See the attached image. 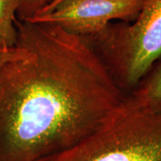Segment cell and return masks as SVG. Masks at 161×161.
I'll list each match as a JSON object with an SVG mask.
<instances>
[{
	"label": "cell",
	"mask_w": 161,
	"mask_h": 161,
	"mask_svg": "<svg viewBox=\"0 0 161 161\" xmlns=\"http://www.w3.org/2000/svg\"><path fill=\"white\" fill-rule=\"evenodd\" d=\"M15 25L0 66V161H36L93 134L126 94L81 36L52 23Z\"/></svg>",
	"instance_id": "1"
},
{
	"label": "cell",
	"mask_w": 161,
	"mask_h": 161,
	"mask_svg": "<svg viewBox=\"0 0 161 161\" xmlns=\"http://www.w3.org/2000/svg\"><path fill=\"white\" fill-rule=\"evenodd\" d=\"M36 161H161V112L142 108L126 95L93 134Z\"/></svg>",
	"instance_id": "2"
},
{
	"label": "cell",
	"mask_w": 161,
	"mask_h": 161,
	"mask_svg": "<svg viewBox=\"0 0 161 161\" xmlns=\"http://www.w3.org/2000/svg\"><path fill=\"white\" fill-rule=\"evenodd\" d=\"M133 21L110 22L98 33L81 36L126 95L161 57V0H142Z\"/></svg>",
	"instance_id": "3"
},
{
	"label": "cell",
	"mask_w": 161,
	"mask_h": 161,
	"mask_svg": "<svg viewBox=\"0 0 161 161\" xmlns=\"http://www.w3.org/2000/svg\"><path fill=\"white\" fill-rule=\"evenodd\" d=\"M142 0H64L52 11L28 19L55 24L79 36H88L103 30L114 19L134 20Z\"/></svg>",
	"instance_id": "4"
},
{
	"label": "cell",
	"mask_w": 161,
	"mask_h": 161,
	"mask_svg": "<svg viewBox=\"0 0 161 161\" xmlns=\"http://www.w3.org/2000/svg\"><path fill=\"white\" fill-rule=\"evenodd\" d=\"M128 95L142 108L161 112V61L154 64L135 89Z\"/></svg>",
	"instance_id": "5"
},
{
	"label": "cell",
	"mask_w": 161,
	"mask_h": 161,
	"mask_svg": "<svg viewBox=\"0 0 161 161\" xmlns=\"http://www.w3.org/2000/svg\"><path fill=\"white\" fill-rule=\"evenodd\" d=\"M19 0H0V41L13 47L17 41L15 22Z\"/></svg>",
	"instance_id": "6"
},
{
	"label": "cell",
	"mask_w": 161,
	"mask_h": 161,
	"mask_svg": "<svg viewBox=\"0 0 161 161\" xmlns=\"http://www.w3.org/2000/svg\"><path fill=\"white\" fill-rule=\"evenodd\" d=\"M52 1L53 0H19L17 19L25 20L34 17Z\"/></svg>",
	"instance_id": "7"
},
{
	"label": "cell",
	"mask_w": 161,
	"mask_h": 161,
	"mask_svg": "<svg viewBox=\"0 0 161 161\" xmlns=\"http://www.w3.org/2000/svg\"><path fill=\"white\" fill-rule=\"evenodd\" d=\"M11 49L12 47H10L5 43L0 41V66L9 57Z\"/></svg>",
	"instance_id": "8"
},
{
	"label": "cell",
	"mask_w": 161,
	"mask_h": 161,
	"mask_svg": "<svg viewBox=\"0 0 161 161\" xmlns=\"http://www.w3.org/2000/svg\"><path fill=\"white\" fill-rule=\"evenodd\" d=\"M63 1H64V0H53V1H52L51 3L49 4L48 5H46V7L42 9L41 11H40L39 13L37 14H40L48 13V12L52 11V10L55 8L58 5V4L60 3L61 2H63ZM36 15H37V14H36Z\"/></svg>",
	"instance_id": "9"
}]
</instances>
